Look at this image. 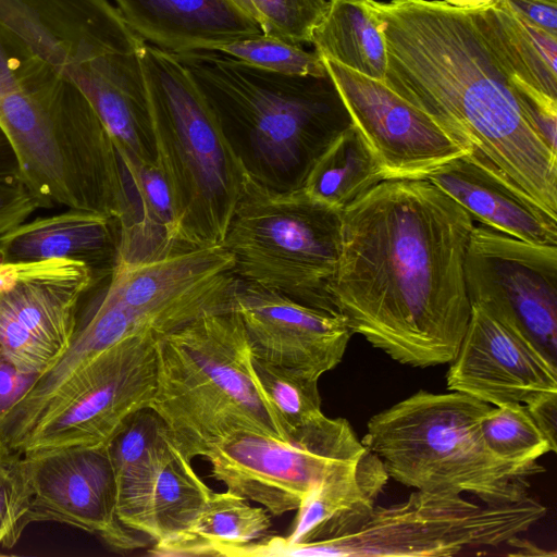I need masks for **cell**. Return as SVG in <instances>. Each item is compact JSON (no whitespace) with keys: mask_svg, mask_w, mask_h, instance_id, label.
<instances>
[{"mask_svg":"<svg viewBox=\"0 0 557 557\" xmlns=\"http://www.w3.org/2000/svg\"><path fill=\"white\" fill-rule=\"evenodd\" d=\"M190 75L228 136L249 139L268 184L287 176L300 187L317 157L351 117L329 73L290 75L268 71L212 50L174 53Z\"/></svg>","mask_w":557,"mask_h":557,"instance_id":"obj_4","label":"cell"},{"mask_svg":"<svg viewBox=\"0 0 557 557\" xmlns=\"http://www.w3.org/2000/svg\"><path fill=\"white\" fill-rule=\"evenodd\" d=\"M223 52L251 65L283 74L325 76L322 58L305 50L301 45L265 35L220 46Z\"/></svg>","mask_w":557,"mask_h":557,"instance_id":"obj_34","label":"cell"},{"mask_svg":"<svg viewBox=\"0 0 557 557\" xmlns=\"http://www.w3.org/2000/svg\"><path fill=\"white\" fill-rule=\"evenodd\" d=\"M117 222L106 214L67 208L27 220L0 236V263L69 259L87 264L99 281L115 262Z\"/></svg>","mask_w":557,"mask_h":557,"instance_id":"obj_23","label":"cell"},{"mask_svg":"<svg viewBox=\"0 0 557 557\" xmlns=\"http://www.w3.org/2000/svg\"><path fill=\"white\" fill-rule=\"evenodd\" d=\"M527 407L539 426L552 442L556 443L557 395L546 397Z\"/></svg>","mask_w":557,"mask_h":557,"instance_id":"obj_39","label":"cell"},{"mask_svg":"<svg viewBox=\"0 0 557 557\" xmlns=\"http://www.w3.org/2000/svg\"><path fill=\"white\" fill-rule=\"evenodd\" d=\"M473 219L428 178L384 180L342 210L329 293L352 333L399 363L456 356L470 314Z\"/></svg>","mask_w":557,"mask_h":557,"instance_id":"obj_2","label":"cell"},{"mask_svg":"<svg viewBox=\"0 0 557 557\" xmlns=\"http://www.w3.org/2000/svg\"><path fill=\"white\" fill-rule=\"evenodd\" d=\"M465 275L471 305L515 324L557 362V246L474 225Z\"/></svg>","mask_w":557,"mask_h":557,"instance_id":"obj_13","label":"cell"},{"mask_svg":"<svg viewBox=\"0 0 557 557\" xmlns=\"http://www.w3.org/2000/svg\"><path fill=\"white\" fill-rule=\"evenodd\" d=\"M13 181H21L20 165L13 147L0 126V183Z\"/></svg>","mask_w":557,"mask_h":557,"instance_id":"obj_40","label":"cell"},{"mask_svg":"<svg viewBox=\"0 0 557 557\" xmlns=\"http://www.w3.org/2000/svg\"><path fill=\"white\" fill-rule=\"evenodd\" d=\"M156 336L124 338L101 351L75 382L67 401L21 451L66 445H107L138 410L157 381Z\"/></svg>","mask_w":557,"mask_h":557,"instance_id":"obj_15","label":"cell"},{"mask_svg":"<svg viewBox=\"0 0 557 557\" xmlns=\"http://www.w3.org/2000/svg\"><path fill=\"white\" fill-rule=\"evenodd\" d=\"M491 408L460 392L419 391L371 417L361 443L406 486L485 504L517 502L544 468L505 462L488 450L480 423Z\"/></svg>","mask_w":557,"mask_h":557,"instance_id":"obj_6","label":"cell"},{"mask_svg":"<svg viewBox=\"0 0 557 557\" xmlns=\"http://www.w3.org/2000/svg\"><path fill=\"white\" fill-rule=\"evenodd\" d=\"M28 492L25 528L52 521L100 537L111 549L128 553L147 542L117 517L116 484L107 445H66L20 454Z\"/></svg>","mask_w":557,"mask_h":557,"instance_id":"obj_14","label":"cell"},{"mask_svg":"<svg viewBox=\"0 0 557 557\" xmlns=\"http://www.w3.org/2000/svg\"><path fill=\"white\" fill-rule=\"evenodd\" d=\"M524 22L557 35V0H503Z\"/></svg>","mask_w":557,"mask_h":557,"instance_id":"obj_38","label":"cell"},{"mask_svg":"<svg viewBox=\"0 0 557 557\" xmlns=\"http://www.w3.org/2000/svg\"><path fill=\"white\" fill-rule=\"evenodd\" d=\"M238 284L233 256L218 245L114 265L101 295L141 333L159 337L205 314L232 310Z\"/></svg>","mask_w":557,"mask_h":557,"instance_id":"obj_12","label":"cell"},{"mask_svg":"<svg viewBox=\"0 0 557 557\" xmlns=\"http://www.w3.org/2000/svg\"><path fill=\"white\" fill-rule=\"evenodd\" d=\"M426 178L481 224L529 243L557 246V220L513 187L478 150Z\"/></svg>","mask_w":557,"mask_h":557,"instance_id":"obj_21","label":"cell"},{"mask_svg":"<svg viewBox=\"0 0 557 557\" xmlns=\"http://www.w3.org/2000/svg\"><path fill=\"white\" fill-rule=\"evenodd\" d=\"M446 385L494 406H530L557 395V362L515 324L471 305Z\"/></svg>","mask_w":557,"mask_h":557,"instance_id":"obj_17","label":"cell"},{"mask_svg":"<svg viewBox=\"0 0 557 557\" xmlns=\"http://www.w3.org/2000/svg\"><path fill=\"white\" fill-rule=\"evenodd\" d=\"M342 210L300 187L271 186L250 170L221 244L247 284L338 313L329 293L341 247Z\"/></svg>","mask_w":557,"mask_h":557,"instance_id":"obj_8","label":"cell"},{"mask_svg":"<svg viewBox=\"0 0 557 557\" xmlns=\"http://www.w3.org/2000/svg\"><path fill=\"white\" fill-rule=\"evenodd\" d=\"M0 126L39 208L117 222L125 195L108 129L77 85L8 28H0Z\"/></svg>","mask_w":557,"mask_h":557,"instance_id":"obj_3","label":"cell"},{"mask_svg":"<svg viewBox=\"0 0 557 557\" xmlns=\"http://www.w3.org/2000/svg\"><path fill=\"white\" fill-rule=\"evenodd\" d=\"M145 42L172 53L212 50L262 36L261 28L228 0H114Z\"/></svg>","mask_w":557,"mask_h":557,"instance_id":"obj_22","label":"cell"},{"mask_svg":"<svg viewBox=\"0 0 557 557\" xmlns=\"http://www.w3.org/2000/svg\"><path fill=\"white\" fill-rule=\"evenodd\" d=\"M382 181L376 159L351 125L317 157L300 188L313 200L343 210Z\"/></svg>","mask_w":557,"mask_h":557,"instance_id":"obj_29","label":"cell"},{"mask_svg":"<svg viewBox=\"0 0 557 557\" xmlns=\"http://www.w3.org/2000/svg\"><path fill=\"white\" fill-rule=\"evenodd\" d=\"M251 362L256 382L276 418L284 440L324 416L319 379L253 356Z\"/></svg>","mask_w":557,"mask_h":557,"instance_id":"obj_31","label":"cell"},{"mask_svg":"<svg viewBox=\"0 0 557 557\" xmlns=\"http://www.w3.org/2000/svg\"><path fill=\"white\" fill-rule=\"evenodd\" d=\"M96 283L79 261L0 263V357L25 373L51 368L70 346L82 301Z\"/></svg>","mask_w":557,"mask_h":557,"instance_id":"obj_11","label":"cell"},{"mask_svg":"<svg viewBox=\"0 0 557 557\" xmlns=\"http://www.w3.org/2000/svg\"><path fill=\"white\" fill-rule=\"evenodd\" d=\"M322 60L352 125L376 159L384 180L426 178L473 149L383 81L333 60Z\"/></svg>","mask_w":557,"mask_h":557,"instance_id":"obj_16","label":"cell"},{"mask_svg":"<svg viewBox=\"0 0 557 557\" xmlns=\"http://www.w3.org/2000/svg\"><path fill=\"white\" fill-rule=\"evenodd\" d=\"M116 151L125 201L117 220L114 265L149 262L191 249L184 236L175 190L162 161L157 157L144 161Z\"/></svg>","mask_w":557,"mask_h":557,"instance_id":"obj_20","label":"cell"},{"mask_svg":"<svg viewBox=\"0 0 557 557\" xmlns=\"http://www.w3.org/2000/svg\"><path fill=\"white\" fill-rule=\"evenodd\" d=\"M154 157L169 173L191 248L221 245L249 169L220 117L174 53L146 44Z\"/></svg>","mask_w":557,"mask_h":557,"instance_id":"obj_7","label":"cell"},{"mask_svg":"<svg viewBox=\"0 0 557 557\" xmlns=\"http://www.w3.org/2000/svg\"><path fill=\"white\" fill-rule=\"evenodd\" d=\"M456 8H478L490 4L493 0H443Z\"/></svg>","mask_w":557,"mask_h":557,"instance_id":"obj_41","label":"cell"},{"mask_svg":"<svg viewBox=\"0 0 557 557\" xmlns=\"http://www.w3.org/2000/svg\"><path fill=\"white\" fill-rule=\"evenodd\" d=\"M384 23V84L481 152L557 220V153L534 129L515 78L557 99V75L502 0L456 8L443 0L375 2Z\"/></svg>","mask_w":557,"mask_h":557,"instance_id":"obj_1","label":"cell"},{"mask_svg":"<svg viewBox=\"0 0 557 557\" xmlns=\"http://www.w3.org/2000/svg\"><path fill=\"white\" fill-rule=\"evenodd\" d=\"M272 522L263 507L227 491L212 492L193 528L181 539L152 546V556H226L265 536Z\"/></svg>","mask_w":557,"mask_h":557,"instance_id":"obj_28","label":"cell"},{"mask_svg":"<svg viewBox=\"0 0 557 557\" xmlns=\"http://www.w3.org/2000/svg\"><path fill=\"white\" fill-rule=\"evenodd\" d=\"M0 23L71 79L146 45L110 0H0Z\"/></svg>","mask_w":557,"mask_h":557,"instance_id":"obj_18","label":"cell"},{"mask_svg":"<svg viewBox=\"0 0 557 557\" xmlns=\"http://www.w3.org/2000/svg\"><path fill=\"white\" fill-rule=\"evenodd\" d=\"M157 381L149 407L188 459L228 435L283 438L252 370L250 344L233 310L199 317L156 338Z\"/></svg>","mask_w":557,"mask_h":557,"instance_id":"obj_5","label":"cell"},{"mask_svg":"<svg viewBox=\"0 0 557 557\" xmlns=\"http://www.w3.org/2000/svg\"><path fill=\"white\" fill-rule=\"evenodd\" d=\"M39 206L21 181L0 183V236L25 222Z\"/></svg>","mask_w":557,"mask_h":557,"instance_id":"obj_36","label":"cell"},{"mask_svg":"<svg viewBox=\"0 0 557 557\" xmlns=\"http://www.w3.org/2000/svg\"><path fill=\"white\" fill-rule=\"evenodd\" d=\"M9 450L1 442H0V453Z\"/></svg>","mask_w":557,"mask_h":557,"instance_id":"obj_42","label":"cell"},{"mask_svg":"<svg viewBox=\"0 0 557 557\" xmlns=\"http://www.w3.org/2000/svg\"><path fill=\"white\" fill-rule=\"evenodd\" d=\"M480 429L488 450L505 462H536L557 449L523 404L492 407L481 419Z\"/></svg>","mask_w":557,"mask_h":557,"instance_id":"obj_32","label":"cell"},{"mask_svg":"<svg viewBox=\"0 0 557 557\" xmlns=\"http://www.w3.org/2000/svg\"><path fill=\"white\" fill-rule=\"evenodd\" d=\"M375 0H329L310 44L322 58L383 81L387 66L384 23Z\"/></svg>","mask_w":557,"mask_h":557,"instance_id":"obj_27","label":"cell"},{"mask_svg":"<svg viewBox=\"0 0 557 557\" xmlns=\"http://www.w3.org/2000/svg\"><path fill=\"white\" fill-rule=\"evenodd\" d=\"M40 374L25 373L0 357V423L27 394Z\"/></svg>","mask_w":557,"mask_h":557,"instance_id":"obj_37","label":"cell"},{"mask_svg":"<svg viewBox=\"0 0 557 557\" xmlns=\"http://www.w3.org/2000/svg\"><path fill=\"white\" fill-rule=\"evenodd\" d=\"M232 310L253 357L314 379L343 359L351 335L346 319L239 280Z\"/></svg>","mask_w":557,"mask_h":557,"instance_id":"obj_19","label":"cell"},{"mask_svg":"<svg viewBox=\"0 0 557 557\" xmlns=\"http://www.w3.org/2000/svg\"><path fill=\"white\" fill-rule=\"evenodd\" d=\"M18 453H0V547H13L23 533L28 492Z\"/></svg>","mask_w":557,"mask_h":557,"instance_id":"obj_35","label":"cell"},{"mask_svg":"<svg viewBox=\"0 0 557 557\" xmlns=\"http://www.w3.org/2000/svg\"><path fill=\"white\" fill-rule=\"evenodd\" d=\"M388 479L383 462L366 447L355 462L334 471L308 493L283 541L319 542L355 532L371 515Z\"/></svg>","mask_w":557,"mask_h":557,"instance_id":"obj_24","label":"cell"},{"mask_svg":"<svg viewBox=\"0 0 557 557\" xmlns=\"http://www.w3.org/2000/svg\"><path fill=\"white\" fill-rule=\"evenodd\" d=\"M366 446L344 418L325 414L282 440L235 432L205 456L226 491L281 516L296 510L308 493L334 471L355 462Z\"/></svg>","mask_w":557,"mask_h":557,"instance_id":"obj_10","label":"cell"},{"mask_svg":"<svg viewBox=\"0 0 557 557\" xmlns=\"http://www.w3.org/2000/svg\"><path fill=\"white\" fill-rule=\"evenodd\" d=\"M211 494L191 461L173 443L152 496L153 546L166 545L188 533Z\"/></svg>","mask_w":557,"mask_h":557,"instance_id":"obj_30","label":"cell"},{"mask_svg":"<svg viewBox=\"0 0 557 557\" xmlns=\"http://www.w3.org/2000/svg\"><path fill=\"white\" fill-rule=\"evenodd\" d=\"M143 49L108 55L101 65L88 71L75 84L108 129L115 149L152 161L153 128Z\"/></svg>","mask_w":557,"mask_h":557,"instance_id":"obj_25","label":"cell"},{"mask_svg":"<svg viewBox=\"0 0 557 557\" xmlns=\"http://www.w3.org/2000/svg\"><path fill=\"white\" fill-rule=\"evenodd\" d=\"M545 512L530 495L512 503L476 505L462 495L417 490L399 504L375 505L350 534L300 544L273 536L268 549L271 556H453L467 547L507 544Z\"/></svg>","mask_w":557,"mask_h":557,"instance_id":"obj_9","label":"cell"},{"mask_svg":"<svg viewBox=\"0 0 557 557\" xmlns=\"http://www.w3.org/2000/svg\"><path fill=\"white\" fill-rule=\"evenodd\" d=\"M253 21L263 35L287 42L310 44L329 0H228Z\"/></svg>","mask_w":557,"mask_h":557,"instance_id":"obj_33","label":"cell"},{"mask_svg":"<svg viewBox=\"0 0 557 557\" xmlns=\"http://www.w3.org/2000/svg\"><path fill=\"white\" fill-rule=\"evenodd\" d=\"M173 441L162 419L150 408L136 411L109 442L116 510L128 529L152 541V496Z\"/></svg>","mask_w":557,"mask_h":557,"instance_id":"obj_26","label":"cell"}]
</instances>
